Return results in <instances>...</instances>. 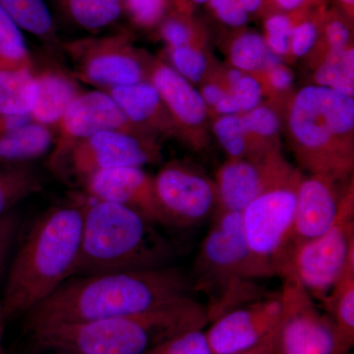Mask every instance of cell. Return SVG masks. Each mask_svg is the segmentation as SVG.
<instances>
[{
	"mask_svg": "<svg viewBox=\"0 0 354 354\" xmlns=\"http://www.w3.org/2000/svg\"><path fill=\"white\" fill-rule=\"evenodd\" d=\"M192 283L176 267L74 276L26 314V330L133 315L189 297Z\"/></svg>",
	"mask_w": 354,
	"mask_h": 354,
	"instance_id": "obj_1",
	"label": "cell"
},
{
	"mask_svg": "<svg viewBox=\"0 0 354 354\" xmlns=\"http://www.w3.org/2000/svg\"><path fill=\"white\" fill-rule=\"evenodd\" d=\"M84 203L39 216L21 244L0 304L7 318L26 315L71 278L80 250Z\"/></svg>",
	"mask_w": 354,
	"mask_h": 354,
	"instance_id": "obj_2",
	"label": "cell"
},
{
	"mask_svg": "<svg viewBox=\"0 0 354 354\" xmlns=\"http://www.w3.org/2000/svg\"><path fill=\"white\" fill-rule=\"evenodd\" d=\"M209 324L206 307L193 298L133 315L53 326L31 332L41 349L78 354H146L183 333Z\"/></svg>",
	"mask_w": 354,
	"mask_h": 354,
	"instance_id": "obj_3",
	"label": "cell"
},
{
	"mask_svg": "<svg viewBox=\"0 0 354 354\" xmlns=\"http://www.w3.org/2000/svg\"><path fill=\"white\" fill-rule=\"evenodd\" d=\"M283 118L300 167L310 174L342 183L351 181L354 167L353 97L313 84L286 100Z\"/></svg>",
	"mask_w": 354,
	"mask_h": 354,
	"instance_id": "obj_4",
	"label": "cell"
},
{
	"mask_svg": "<svg viewBox=\"0 0 354 354\" xmlns=\"http://www.w3.org/2000/svg\"><path fill=\"white\" fill-rule=\"evenodd\" d=\"M153 225L121 205L84 203L80 250L72 277L169 266L174 250Z\"/></svg>",
	"mask_w": 354,
	"mask_h": 354,
	"instance_id": "obj_5",
	"label": "cell"
},
{
	"mask_svg": "<svg viewBox=\"0 0 354 354\" xmlns=\"http://www.w3.org/2000/svg\"><path fill=\"white\" fill-rule=\"evenodd\" d=\"M192 278L193 290L208 298L209 323L269 295L257 283L265 278L247 244L241 213L216 209L195 258Z\"/></svg>",
	"mask_w": 354,
	"mask_h": 354,
	"instance_id": "obj_6",
	"label": "cell"
},
{
	"mask_svg": "<svg viewBox=\"0 0 354 354\" xmlns=\"http://www.w3.org/2000/svg\"><path fill=\"white\" fill-rule=\"evenodd\" d=\"M304 174L293 165L241 212L247 244L264 278L278 276L290 263L298 187Z\"/></svg>",
	"mask_w": 354,
	"mask_h": 354,
	"instance_id": "obj_7",
	"label": "cell"
},
{
	"mask_svg": "<svg viewBox=\"0 0 354 354\" xmlns=\"http://www.w3.org/2000/svg\"><path fill=\"white\" fill-rule=\"evenodd\" d=\"M353 254L354 190L351 181L334 225L318 239L293 249L290 263L305 290L322 304Z\"/></svg>",
	"mask_w": 354,
	"mask_h": 354,
	"instance_id": "obj_8",
	"label": "cell"
},
{
	"mask_svg": "<svg viewBox=\"0 0 354 354\" xmlns=\"http://www.w3.org/2000/svg\"><path fill=\"white\" fill-rule=\"evenodd\" d=\"M281 319L276 333L278 354H335L337 339L332 319L295 276L290 263L281 268Z\"/></svg>",
	"mask_w": 354,
	"mask_h": 354,
	"instance_id": "obj_9",
	"label": "cell"
},
{
	"mask_svg": "<svg viewBox=\"0 0 354 354\" xmlns=\"http://www.w3.org/2000/svg\"><path fill=\"white\" fill-rule=\"evenodd\" d=\"M153 189L165 225L192 227L218 209L215 180L185 162L165 165L153 177Z\"/></svg>",
	"mask_w": 354,
	"mask_h": 354,
	"instance_id": "obj_10",
	"label": "cell"
},
{
	"mask_svg": "<svg viewBox=\"0 0 354 354\" xmlns=\"http://www.w3.org/2000/svg\"><path fill=\"white\" fill-rule=\"evenodd\" d=\"M160 158L155 137L123 131H104L83 140L70 150L64 160L72 171L86 177L104 169L142 167Z\"/></svg>",
	"mask_w": 354,
	"mask_h": 354,
	"instance_id": "obj_11",
	"label": "cell"
},
{
	"mask_svg": "<svg viewBox=\"0 0 354 354\" xmlns=\"http://www.w3.org/2000/svg\"><path fill=\"white\" fill-rule=\"evenodd\" d=\"M281 314V297L277 292L218 317L206 332L213 354H235L258 346L277 330Z\"/></svg>",
	"mask_w": 354,
	"mask_h": 354,
	"instance_id": "obj_12",
	"label": "cell"
},
{
	"mask_svg": "<svg viewBox=\"0 0 354 354\" xmlns=\"http://www.w3.org/2000/svg\"><path fill=\"white\" fill-rule=\"evenodd\" d=\"M59 124V139L50 158L51 167L55 169L64 164L65 158L76 144L97 133L123 131L141 134L129 122L111 95L97 91L77 95Z\"/></svg>",
	"mask_w": 354,
	"mask_h": 354,
	"instance_id": "obj_13",
	"label": "cell"
},
{
	"mask_svg": "<svg viewBox=\"0 0 354 354\" xmlns=\"http://www.w3.org/2000/svg\"><path fill=\"white\" fill-rule=\"evenodd\" d=\"M148 77L174 121L177 136L193 149H204L208 144L209 111L199 91L171 66L162 62L151 64Z\"/></svg>",
	"mask_w": 354,
	"mask_h": 354,
	"instance_id": "obj_14",
	"label": "cell"
},
{
	"mask_svg": "<svg viewBox=\"0 0 354 354\" xmlns=\"http://www.w3.org/2000/svg\"><path fill=\"white\" fill-rule=\"evenodd\" d=\"M290 165L281 151L259 157L230 158L216 172L218 209L241 213Z\"/></svg>",
	"mask_w": 354,
	"mask_h": 354,
	"instance_id": "obj_15",
	"label": "cell"
},
{
	"mask_svg": "<svg viewBox=\"0 0 354 354\" xmlns=\"http://www.w3.org/2000/svg\"><path fill=\"white\" fill-rule=\"evenodd\" d=\"M351 181L342 183L317 174L302 176L298 187L290 253L297 246L318 239L334 225L342 197Z\"/></svg>",
	"mask_w": 354,
	"mask_h": 354,
	"instance_id": "obj_16",
	"label": "cell"
},
{
	"mask_svg": "<svg viewBox=\"0 0 354 354\" xmlns=\"http://www.w3.org/2000/svg\"><path fill=\"white\" fill-rule=\"evenodd\" d=\"M91 200L114 203L141 214L153 223L165 221L153 189V178L142 167H116L94 172L85 178Z\"/></svg>",
	"mask_w": 354,
	"mask_h": 354,
	"instance_id": "obj_17",
	"label": "cell"
},
{
	"mask_svg": "<svg viewBox=\"0 0 354 354\" xmlns=\"http://www.w3.org/2000/svg\"><path fill=\"white\" fill-rule=\"evenodd\" d=\"M77 48L83 53L81 72L90 82L113 88L142 82L148 76L149 69L120 37L86 41Z\"/></svg>",
	"mask_w": 354,
	"mask_h": 354,
	"instance_id": "obj_18",
	"label": "cell"
},
{
	"mask_svg": "<svg viewBox=\"0 0 354 354\" xmlns=\"http://www.w3.org/2000/svg\"><path fill=\"white\" fill-rule=\"evenodd\" d=\"M111 95L139 133L177 136L176 127L157 88L149 80L111 88Z\"/></svg>",
	"mask_w": 354,
	"mask_h": 354,
	"instance_id": "obj_19",
	"label": "cell"
},
{
	"mask_svg": "<svg viewBox=\"0 0 354 354\" xmlns=\"http://www.w3.org/2000/svg\"><path fill=\"white\" fill-rule=\"evenodd\" d=\"M335 330V354H349L354 344V254L322 302Z\"/></svg>",
	"mask_w": 354,
	"mask_h": 354,
	"instance_id": "obj_20",
	"label": "cell"
},
{
	"mask_svg": "<svg viewBox=\"0 0 354 354\" xmlns=\"http://www.w3.org/2000/svg\"><path fill=\"white\" fill-rule=\"evenodd\" d=\"M38 101L30 113L39 124H55L62 120L70 104L78 95V88L71 78L57 71H46L36 77Z\"/></svg>",
	"mask_w": 354,
	"mask_h": 354,
	"instance_id": "obj_21",
	"label": "cell"
},
{
	"mask_svg": "<svg viewBox=\"0 0 354 354\" xmlns=\"http://www.w3.org/2000/svg\"><path fill=\"white\" fill-rule=\"evenodd\" d=\"M53 136L48 128L29 122L0 137V165H25L50 150Z\"/></svg>",
	"mask_w": 354,
	"mask_h": 354,
	"instance_id": "obj_22",
	"label": "cell"
},
{
	"mask_svg": "<svg viewBox=\"0 0 354 354\" xmlns=\"http://www.w3.org/2000/svg\"><path fill=\"white\" fill-rule=\"evenodd\" d=\"M38 84L30 68L0 69V114H30L38 101Z\"/></svg>",
	"mask_w": 354,
	"mask_h": 354,
	"instance_id": "obj_23",
	"label": "cell"
},
{
	"mask_svg": "<svg viewBox=\"0 0 354 354\" xmlns=\"http://www.w3.org/2000/svg\"><path fill=\"white\" fill-rule=\"evenodd\" d=\"M242 121L252 144L254 157L279 151V133L283 118L278 106L261 104L241 114Z\"/></svg>",
	"mask_w": 354,
	"mask_h": 354,
	"instance_id": "obj_24",
	"label": "cell"
},
{
	"mask_svg": "<svg viewBox=\"0 0 354 354\" xmlns=\"http://www.w3.org/2000/svg\"><path fill=\"white\" fill-rule=\"evenodd\" d=\"M314 83L348 97L354 95V48L330 53L315 65Z\"/></svg>",
	"mask_w": 354,
	"mask_h": 354,
	"instance_id": "obj_25",
	"label": "cell"
},
{
	"mask_svg": "<svg viewBox=\"0 0 354 354\" xmlns=\"http://www.w3.org/2000/svg\"><path fill=\"white\" fill-rule=\"evenodd\" d=\"M230 64L244 73L259 75L272 65L281 62L268 48L265 39L255 32H246L232 41L228 51Z\"/></svg>",
	"mask_w": 354,
	"mask_h": 354,
	"instance_id": "obj_26",
	"label": "cell"
},
{
	"mask_svg": "<svg viewBox=\"0 0 354 354\" xmlns=\"http://www.w3.org/2000/svg\"><path fill=\"white\" fill-rule=\"evenodd\" d=\"M79 27L99 30L111 25L120 18L123 0H57Z\"/></svg>",
	"mask_w": 354,
	"mask_h": 354,
	"instance_id": "obj_27",
	"label": "cell"
},
{
	"mask_svg": "<svg viewBox=\"0 0 354 354\" xmlns=\"http://www.w3.org/2000/svg\"><path fill=\"white\" fill-rule=\"evenodd\" d=\"M0 7L20 29L39 38L53 36L55 25L44 0H0Z\"/></svg>",
	"mask_w": 354,
	"mask_h": 354,
	"instance_id": "obj_28",
	"label": "cell"
},
{
	"mask_svg": "<svg viewBox=\"0 0 354 354\" xmlns=\"http://www.w3.org/2000/svg\"><path fill=\"white\" fill-rule=\"evenodd\" d=\"M41 189L38 177L25 165H0V216Z\"/></svg>",
	"mask_w": 354,
	"mask_h": 354,
	"instance_id": "obj_29",
	"label": "cell"
},
{
	"mask_svg": "<svg viewBox=\"0 0 354 354\" xmlns=\"http://www.w3.org/2000/svg\"><path fill=\"white\" fill-rule=\"evenodd\" d=\"M212 130L230 158L254 157L252 144L241 114L216 115L212 123Z\"/></svg>",
	"mask_w": 354,
	"mask_h": 354,
	"instance_id": "obj_30",
	"label": "cell"
},
{
	"mask_svg": "<svg viewBox=\"0 0 354 354\" xmlns=\"http://www.w3.org/2000/svg\"><path fill=\"white\" fill-rule=\"evenodd\" d=\"M27 44L19 26L0 7V69L30 68Z\"/></svg>",
	"mask_w": 354,
	"mask_h": 354,
	"instance_id": "obj_31",
	"label": "cell"
},
{
	"mask_svg": "<svg viewBox=\"0 0 354 354\" xmlns=\"http://www.w3.org/2000/svg\"><path fill=\"white\" fill-rule=\"evenodd\" d=\"M172 68L190 83L200 84L209 75L208 55L194 44L169 48Z\"/></svg>",
	"mask_w": 354,
	"mask_h": 354,
	"instance_id": "obj_32",
	"label": "cell"
},
{
	"mask_svg": "<svg viewBox=\"0 0 354 354\" xmlns=\"http://www.w3.org/2000/svg\"><path fill=\"white\" fill-rule=\"evenodd\" d=\"M146 354H213L206 333L192 330L162 342Z\"/></svg>",
	"mask_w": 354,
	"mask_h": 354,
	"instance_id": "obj_33",
	"label": "cell"
},
{
	"mask_svg": "<svg viewBox=\"0 0 354 354\" xmlns=\"http://www.w3.org/2000/svg\"><path fill=\"white\" fill-rule=\"evenodd\" d=\"M227 92L236 102L241 114L257 108L265 95L264 87L257 76L245 73Z\"/></svg>",
	"mask_w": 354,
	"mask_h": 354,
	"instance_id": "obj_34",
	"label": "cell"
},
{
	"mask_svg": "<svg viewBox=\"0 0 354 354\" xmlns=\"http://www.w3.org/2000/svg\"><path fill=\"white\" fill-rule=\"evenodd\" d=\"M292 28L290 18L281 14L272 16L266 22V30H267L266 44L271 53L281 59L290 57V43Z\"/></svg>",
	"mask_w": 354,
	"mask_h": 354,
	"instance_id": "obj_35",
	"label": "cell"
},
{
	"mask_svg": "<svg viewBox=\"0 0 354 354\" xmlns=\"http://www.w3.org/2000/svg\"><path fill=\"white\" fill-rule=\"evenodd\" d=\"M256 76L262 82L265 94L271 95L276 100L283 99L286 101L295 82L292 71L281 62L272 65Z\"/></svg>",
	"mask_w": 354,
	"mask_h": 354,
	"instance_id": "obj_36",
	"label": "cell"
},
{
	"mask_svg": "<svg viewBox=\"0 0 354 354\" xmlns=\"http://www.w3.org/2000/svg\"><path fill=\"white\" fill-rule=\"evenodd\" d=\"M318 28L311 21L300 23L292 28L290 43V57L302 58L311 55L318 39Z\"/></svg>",
	"mask_w": 354,
	"mask_h": 354,
	"instance_id": "obj_37",
	"label": "cell"
},
{
	"mask_svg": "<svg viewBox=\"0 0 354 354\" xmlns=\"http://www.w3.org/2000/svg\"><path fill=\"white\" fill-rule=\"evenodd\" d=\"M135 22L152 26L160 21L165 11V0H123V6Z\"/></svg>",
	"mask_w": 354,
	"mask_h": 354,
	"instance_id": "obj_38",
	"label": "cell"
},
{
	"mask_svg": "<svg viewBox=\"0 0 354 354\" xmlns=\"http://www.w3.org/2000/svg\"><path fill=\"white\" fill-rule=\"evenodd\" d=\"M20 216L16 212H7L0 216V274L6 268L7 258L20 228Z\"/></svg>",
	"mask_w": 354,
	"mask_h": 354,
	"instance_id": "obj_39",
	"label": "cell"
},
{
	"mask_svg": "<svg viewBox=\"0 0 354 354\" xmlns=\"http://www.w3.org/2000/svg\"><path fill=\"white\" fill-rule=\"evenodd\" d=\"M211 6L225 24L241 27L248 20V14L237 0H211Z\"/></svg>",
	"mask_w": 354,
	"mask_h": 354,
	"instance_id": "obj_40",
	"label": "cell"
},
{
	"mask_svg": "<svg viewBox=\"0 0 354 354\" xmlns=\"http://www.w3.org/2000/svg\"><path fill=\"white\" fill-rule=\"evenodd\" d=\"M349 39L351 32L348 28L342 21H332L326 29V48L323 51L321 59L328 53H337L348 48L351 46Z\"/></svg>",
	"mask_w": 354,
	"mask_h": 354,
	"instance_id": "obj_41",
	"label": "cell"
},
{
	"mask_svg": "<svg viewBox=\"0 0 354 354\" xmlns=\"http://www.w3.org/2000/svg\"><path fill=\"white\" fill-rule=\"evenodd\" d=\"M162 38L169 44V48L192 44L190 29L183 22L176 19L167 21L162 26Z\"/></svg>",
	"mask_w": 354,
	"mask_h": 354,
	"instance_id": "obj_42",
	"label": "cell"
},
{
	"mask_svg": "<svg viewBox=\"0 0 354 354\" xmlns=\"http://www.w3.org/2000/svg\"><path fill=\"white\" fill-rule=\"evenodd\" d=\"M227 88L221 82L220 78H207L202 83L201 90L199 91L202 99L208 106L209 113L214 106L227 94Z\"/></svg>",
	"mask_w": 354,
	"mask_h": 354,
	"instance_id": "obj_43",
	"label": "cell"
},
{
	"mask_svg": "<svg viewBox=\"0 0 354 354\" xmlns=\"http://www.w3.org/2000/svg\"><path fill=\"white\" fill-rule=\"evenodd\" d=\"M276 333L277 330L258 346L235 354H278L276 348Z\"/></svg>",
	"mask_w": 354,
	"mask_h": 354,
	"instance_id": "obj_44",
	"label": "cell"
},
{
	"mask_svg": "<svg viewBox=\"0 0 354 354\" xmlns=\"http://www.w3.org/2000/svg\"><path fill=\"white\" fill-rule=\"evenodd\" d=\"M239 3L241 4L242 8L248 12H255L256 10L260 8L263 0H237Z\"/></svg>",
	"mask_w": 354,
	"mask_h": 354,
	"instance_id": "obj_45",
	"label": "cell"
},
{
	"mask_svg": "<svg viewBox=\"0 0 354 354\" xmlns=\"http://www.w3.org/2000/svg\"><path fill=\"white\" fill-rule=\"evenodd\" d=\"M8 321L3 307L0 304V354H4L3 351V335L6 330V322Z\"/></svg>",
	"mask_w": 354,
	"mask_h": 354,
	"instance_id": "obj_46",
	"label": "cell"
},
{
	"mask_svg": "<svg viewBox=\"0 0 354 354\" xmlns=\"http://www.w3.org/2000/svg\"><path fill=\"white\" fill-rule=\"evenodd\" d=\"M305 0H277L279 6L286 10H293L304 3Z\"/></svg>",
	"mask_w": 354,
	"mask_h": 354,
	"instance_id": "obj_47",
	"label": "cell"
},
{
	"mask_svg": "<svg viewBox=\"0 0 354 354\" xmlns=\"http://www.w3.org/2000/svg\"><path fill=\"white\" fill-rule=\"evenodd\" d=\"M342 1L346 6H353L354 3V0H342Z\"/></svg>",
	"mask_w": 354,
	"mask_h": 354,
	"instance_id": "obj_48",
	"label": "cell"
},
{
	"mask_svg": "<svg viewBox=\"0 0 354 354\" xmlns=\"http://www.w3.org/2000/svg\"><path fill=\"white\" fill-rule=\"evenodd\" d=\"M193 1L196 2L198 4L206 3L209 0H193Z\"/></svg>",
	"mask_w": 354,
	"mask_h": 354,
	"instance_id": "obj_49",
	"label": "cell"
},
{
	"mask_svg": "<svg viewBox=\"0 0 354 354\" xmlns=\"http://www.w3.org/2000/svg\"><path fill=\"white\" fill-rule=\"evenodd\" d=\"M55 354H78V353H66V351H55Z\"/></svg>",
	"mask_w": 354,
	"mask_h": 354,
	"instance_id": "obj_50",
	"label": "cell"
},
{
	"mask_svg": "<svg viewBox=\"0 0 354 354\" xmlns=\"http://www.w3.org/2000/svg\"><path fill=\"white\" fill-rule=\"evenodd\" d=\"M349 354H351V353H349Z\"/></svg>",
	"mask_w": 354,
	"mask_h": 354,
	"instance_id": "obj_51",
	"label": "cell"
}]
</instances>
